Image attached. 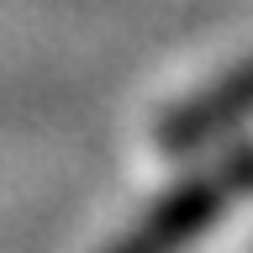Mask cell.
<instances>
[{
    "mask_svg": "<svg viewBox=\"0 0 253 253\" xmlns=\"http://www.w3.org/2000/svg\"><path fill=\"white\" fill-rule=\"evenodd\" d=\"M243 195H253V153L232 158V164H221V169L201 174V179H190L179 195H169V201L158 206L153 216H142L111 253H185Z\"/></svg>",
    "mask_w": 253,
    "mask_h": 253,
    "instance_id": "obj_1",
    "label": "cell"
},
{
    "mask_svg": "<svg viewBox=\"0 0 253 253\" xmlns=\"http://www.w3.org/2000/svg\"><path fill=\"white\" fill-rule=\"evenodd\" d=\"M248 116H253V63H243V69L227 74L221 84L201 90L195 100H185V106H174L169 116H164V126H158V142H164V148H195V142L216 137L227 126L248 122Z\"/></svg>",
    "mask_w": 253,
    "mask_h": 253,
    "instance_id": "obj_2",
    "label": "cell"
}]
</instances>
